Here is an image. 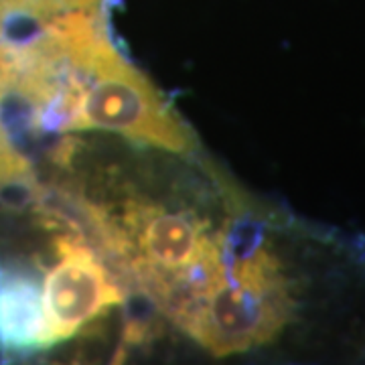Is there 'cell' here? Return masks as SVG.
Returning <instances> with one entry per match:
<instances>
[{
	"label": "cell",
	"instance_id": "5b68a950",
	"mask_svg": "<svg viewBox=\"0 0 365 365\" xmlns=\"http://www.w3.org/2000/svg\"><path fill=\"white\" fill-rule=\"evenodd\" d=\"M31 181V165L21 157L0 130V189L19 187Z\"/></svg>",
	"mask_w": 365,
	"mask_h": 365
},
{
	"label": "cell",
	"instance_id": "6da1fadb",
	"mask_svg": "<svg viewBox=\"0 0 365 365\" xmlns=\"http://www.w3.org/2000/svg\"><path fill=\"white\" fill-rule=\"evenodd\" d=\"M297 309L292 280L270 246H252L209 278L179 325L209 353L225 357L278 337Z\"/></svg>",
	"mask_w": 365,
	"mask_h": 365
},
{
	"label": "cell",
	"instance_id": "7a4b0ae2",
	"mask_svg": "<svg viewBox=\"0 0 365 365\" xmlns=\"http://www.w3.org/2000/svg\"><path fill=\"white\" fill-rule=\"evenodd\" d=\"M73 130H110L134 143L187 155L195 138L163 93L106 37L79 69Z\"/></svg>",
	"mask_w": 365,
	"mask_h": 365
},
{
	"label": "cell",
	"instance_id": "3957f363",
	"mask_svg": "<svg viewBox=\"0 0 365 365\" xmlns=\"http://www.w3.org/2000/svg\"><path fill=\"white\" fill-rule=\"evenodd\" d=\"M59 260L43 280V307L53 341L69 339L110 307L124 300L114 276L96 254L71 237L57 242Z\"/></svg>",
	"mask_w": 365,
	"mask_h": 365
},
{
	"label": "cell",
	"instance_id": "277c9868",
	"mask_svg": "<svg viewBox=\"0 0 365 365\" xmlns=\"http://www.w3.org/2000/svg\"><path fill=\"white\" fill-rule=\"evenodd\" d=\"M37 282L19 272L0 276V349L25 353L53 345Z\"/></svg>",
	"mask_w": 365,
	"mask_h": 365
}]
</instances>
